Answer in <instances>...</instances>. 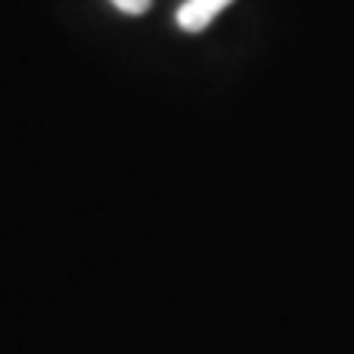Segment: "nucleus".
Here are the masks:
<instances>
[{
	"mask_svg": "<svg viewBox=\"0 0 354 354\" xmlns=\"http://www.w3.org/2000/svg\"><path fill=\"white\" fill-rule=\"evenodd\" d=\"M233 0H184L180 10H177V26L184 33H201L214 24L220 13L227 10Z\"/></svg>",
	"mask_w": 354,
	"mask_h": 354,
	"instance_id": "nucleus-1",
	"label": "nucleus"
},
{
	"mask_svg": "<svg viewBox=\"0 0 354 354\" xmlns=\"http://www.w3.org/2000/svg\"><path fill=\"white\" fill-rule=\"evenodd\" d=\"M112 3L122 13H128V17H138V13H145L151 7V0H112Z\"/></svg>",
	"mask_w": 354,
	"mask_h": 354,
	"instance_id": "nucleus-2",
	"label": "nucleus"
}]
</instances>
